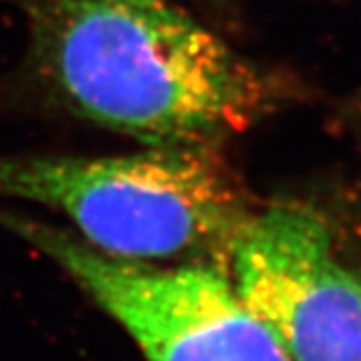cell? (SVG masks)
<instances>
[{"label":"cell","mask_w":361,"mask_h":361,"mask_svg":"<svg viewBox=\"0 0 361 361\" xmlns=\"http://www.w3.org/2000/svg\"><path fill=\"white\" fill-rule=\"evenodd\" d=\"M247 307L291 361H361V277L317 211L275 203L249 213L227 249Z\"/></svg>","instance_id":"cell-4"},{"label":"cell","mask_w":361,"mask_h":361,"mask_svg":"<svg viewBox=\"0 0 361 361\" xmlns=\"http://www.w3.org/2000/svg\"><path fill=\"white\" fill-rule=\"evenodd\" d=\"M0 225L61 265L125 327L147 361H291L219 269H157L111 257L16 213H0Z\"/></svg>","instance_id":"cell-3"},{"label":"cell","mask_w":361,"mask_h":361,"mask_svg":"<svg viewBox=\"0 0 361 361\" xmlns=\"http://www.w3.org/2000/svg\"><path fill=\"white\" fill-rule=\"evenodd\" d=\"M14 2L54 97L147 147L213 145L269 106L257 68L171 0Z\"/></svg>","instance_id":"cell-1"},{"label":"cell","mask_w":361,"mask_h":361,"mask_svg":"<svg viewBox=\"0 0 361 361\" xmlns=\"http://www.w3.org/2000/svg\"><path fill=\"white\" fill-rule=\"evenodd\" d=\"M0 197L49 207L87 245L139 263L227 253L249 217L213 145L111 157L0 155Z\"/></svg>","instance_id":"cell-2"}]
</instances>
